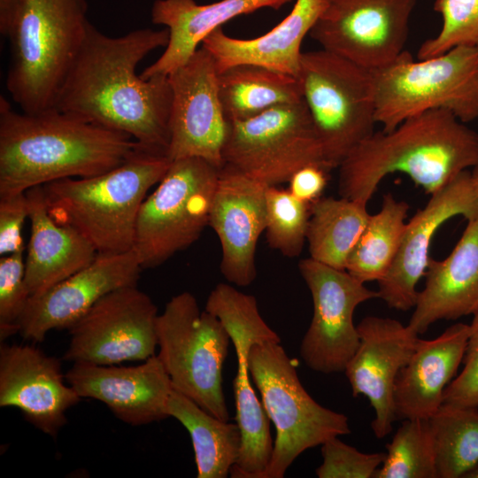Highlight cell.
Wrapping results in <instances>:
<instances>
[{
	"mask_svg": "<svg viewBox=\"0 0 478 478\" xmlns=\"http://www.w3.org/2000/svg\"><path fill=\"white\" fill-rule=\"evenodd\" d=\"M168 40L167 28H141L112 37L89 23L53 107L125 133L144 150L166 155L173 97L169 78L144 80L135 69Z\"/></svg>",
	"mask_w": 478,
	"mask_h": 478,
	"instance_id": "obj_1",
	"label": "cell"
},
{
	"mask_svg": "<svg viewBox=\"0 0 478 478\" xmlns=\"http://www.w3.org/2000/svg\"><path fill=\"white\" fill-rule=\"evenodd\" d=\"M143 150L125 133L54 107L18 112L0 96V196L61 179L95 176Z\"/></svg>",
	"mask_w": 478,
	"mask_h": 478,
	"instance_id": "obj_2",
	"label": "cell"
},
{
	"mask_svg": "<svg viewBox=\"0 0 478 478\" xmlns=\"http://www.w3.org/2000/svg\"><path fill=\"white\" fill-rule=\"evenodd\" d=\"M451 112L431 110L389 132H374L338 166L340 197L367 204L381 181L406 174L426 194L440 190L478 165V133Z\"/></svg>",
	"mask_w": 478,
	"mask_h": 478,
	"instance_id": "obj_3",
	"label": "cell"
},
{
	"mask_svg": "<svg viewBox=\"0 0 478 478\" xmlns=\"http://www.w3.org/2000/svg\"><path fill=\"white\" fill-rule=\"evenodd\" d=\"M171 161L166 154L143 150L105 173L46 183L48 211L55 221L80 232L97 252L132 250L141 205Z\"/></svg>",
	"mask_w": 478,
	"mask_h": 478,
	"instance_id": "obj_4",
	"label": "cell"
},
{
	"mask_svg": "<svg viewBox=\"0 0 478 478\" xmlns=\"http://www.w3.org/2000/svg\"><path fill=\"white\" fill-rule=\"evenodd\" d=\"M89 23L86 0H21L6 36V88L22 112L54 106Z\"/></svg>",
	"mask_w": 478,
	"mask_h": 478,
	"instance_id": "obj_5",
	"label": "cell"
},
{
	"mask_svg": "<svg viewBox=\"0 0 478 478\" xmlns=\"http://www.w3.org/2000/svg\"><path fill=\"white\" fill-rule=\"evenodd\" d=\"M372 72L376 122L389 132L404 120L445 110L464 123L478 119V47L459 45L415 61L405 50Z\"/></svg>",
	"mask_w": 478,
	"mask_h": 478,
	"instance_id": "obj_6",
	"label": "cell"
},
{
	"mask_svg": "<svg viewBox=\"0 0 478 478\" xmlns=\"http://www.w3.org/2000/svg\"><path fill=\"white\" fill-rule=\"evenodd\" d=\"M248 363L251 381L276 431L262 478H282L305 451L351 433L346 415L322 406L305 390L281 342L254 343Z\"/></svg>",
	"mask_w": 478,
	"mask_h": 478,
	"instance_id": "obj_7",
	"label": "cell"
},
{
	"mask_svg": "<svg viewBox=\"0 0 478 478\" xmlns=\"http://www.w3.org/2000/svg\"><path fill=\"white\" fill-rule=\"evenodd\" d=\"M329 171L377 123L372 72L326 50L302 53L297 77Z\"/></svg>",
	"mask_w": 478,
	"mask_h": 478,
	"instance_id": "obj_8",
	"label": "cell"
},
{
	"mask_svg": "<svg viewBox=\"0 0 478 478\" xmlns=\"http://www.w3.org/2000/svg\"><path fill=\"white\" fill-rule=\"evenodd\" d=\"M158 358L173 389L214 417L227 421L222 368L230 336L220 320L200 311L188 291L173 297L157 319Z\"/></svg>",
	"mask_w": 478,
	"mask_h": 478,
	"instance_id": "obj_9",
	"label": "cell"
},
{
	"mask_svg": "<svg viewBox=\"0 0 478 478\" xmlns=\"http://www.w3.org/2000/svg\"><path fill=\"white\" fill-rule=\"evenodd\" d=\"M220 169L200 158L171 161L139 210L133 250L143 269L162 265L198 240L209 226Z\"/></svg>",
	"mask_w": 478,
	"mask_h": 478,
	"instance_id": "obj_10",
	"label": "cell"
},
{
	"mask_svg": "<svg viewBox=\"0 0 478 478\" xmlns=\"http://www.w3.org/2000/svg\"><path fill=\"white\" fill-rule=\"evenodd\" d=\"M222 157L224 165L266 186L289 181L308 165L330 172L304 100L230 122Z\"/></svg>",
	"mask_w": 478,
	"mask_h": 478,
	"instance_id": "obj_11",
	"label": "cell"
},
{
	"mask_svg": "<svg viewBox=\"0 0 478 478\" xmlns=\"http://www.w3.org/2000/svg\"><path fill=\"white\" fill-rule=\"evenodd\" d=\"M206 310L217 317L227 331L237 357L233 389L241 448L230 476L262 478L272 458L274 441L270 420L252 388L248 357L254 343L281 342V338L260 315L255 297L233 286L215 291L207 302Z\"/></svg>",
	"mask_w": 478,
	"mask_h": 478,
	"instance_id": "obj_12",
	"label": "cell"
},
{
	"mask_svg": "<svg viewBox=\"0 0 478 478\" xmlns=\"http://www.w3.org/2000/svg\"><path fill=\"white\" fill-rule=\"evenodd\" d=\"M158 309L136 286L116 289L98 300L69 328L63 359L117 365L156 355Z\"/></svg>",
	"mask_w": 478,
	"mask_h": 478,
	"instance_id": "obj_13",
	"label": "cell"
},
{
	"mask_svg": "<svg viewBox=\"0 0 478 478\" xmlns=\"http://www.w3.org/2000/svg\"><path fill=\"white\" fill-rule=\"evenodd\" d=\"M298 269L312 299L313 314L301 344L300 356L312 371L344 372L359 344L353 316L362 303L377 298V290L366 287L346 270L312 258L300 260Z\"/></svg>",
	"mask_w": 478,
	"mask_h": 478,
	"instance_id": "obj_14",
	"label": "cell"
},
{
	"mask_svg": "<svg viewBox=\"0 0 478 478\" xmlns=\"http://www.w3.org/2000/svg\"><path fill=\"white\" fill-rule=\"evenodd\" d=\"M416 0H328L310 36L321 49L369 71L405 50Z\"/></svg>",
	"mask_w": 478,
	"mask_h": 478,
	"instance_id": "obj_15",
	"label": "cell"
},
{
	"mask_svg": "<svg viewBox=\"0 0 478 478\" xmlns=\"http://www.w3.org/2000/svg\"><path fill=\"white\" fill-rule=\"evenodd\" d=\"M212 55L203 46L168 75L172 89L169 143L171 159L200 158L221 168L230 122L219 94Z\"/></svg>",
	"mask_w": 478,
	"mask_h": 478,
	"instance_id": "obj_16",
	"label": "cell"
},
{
	"mask_svg": "<svg viewBox=\"0 0 478 478\" xmlns=\"http://www.w3.org/2000/svg\"><path fill=\"white\" fill-rule=\"evenodd\" d=\"M456 216L466 220L478 216V194L469 171L430 195L425 206L406 222L397 256L385 276L377 281L378 297L389 308L406 312L414 307L417 284L428 268L433 237Z\"/></svg>",
	"mask_w": 478,
	"mask_h": 478,
	"instance_id": "obj_17",
	"label": "cell"
},
{
	"mask_svg": "<svg viewBox=\"0 0 478 478\" xmlns=\"http://www.w3.org/2000/svg\"><path fill=\"white\" fill-rule=\"evenodd\" d=\"M142 269L133 249L98 252L87 266L29 298L20 320V335L42 343L50 330L68 329L105 295L136 286Z\"/></svg>",
	"mask_w": 478,
	"mask_h": 478,
	"instance_id": "obj_18",
	"label": "cell"
},
{
	"mask_svg": "<svg viewBox=\"0 0 478 478\" xmlns=\"http://www.w3.org/2000/svg\"><path fill=\"white\" fill-rule=\"evenodd\" d=\"M359 344L344 373L353 397L368 398L374 412L371 427L383 438L397 420L394 389L400 370L420 340L407 325L392 318L366 316L358 325Z\"/></svg>",
	"mask_w": 478,
	"mask_h": 478,
	"instance_id": "obj_19",
	"label": "cell"
},
{
	"mask_svg": "<svg viewBox=\"0 0 478 478\" xmlns=\"http://www.w3.org/2000/svg\"><path fill=\"white\" fill-rule=\"evenodd\" d=\"M81 399L58 358L31 344L1 343V407L18 408L35 428L55 437L67 421V410Z\"/></svg>",
	"mask_w": 478,
	"mask_h": 478,
	"instance_id": "obj_20",
	"label": "cell"
},
{
	"mask_svg": "<svg viewBox=\"0 0 478 478\" xmlns=\"http://www.w3.org/2000/svg\"><path fill=\"white\" fill-rule=\"evenodd\" d=\"M266 188L227 165L220 169L209 226L220 243L223 277L240 287L251 284L257 276L255 254L266 228Z\"/></svg>",
	"mask_w": 478,
	"mask_h": 478,
	"instance_id": "obj_21",
	"label": "cell"
},
{
	"mask_svg": "<svg viewBox=\"0 0 478 478\" xmlns=\"http://www.w3.org/2000/svg\"><path fill=\"white\" fill-rule=\"evenodd\" d=\"M66 379L81 398L104 403L128 425L143 426L169 418L167 402L173 385L157 355L134 366L73 363Z\"/></svg>",
	"mask_w": 478,
	"mask_h": 478,
	"instance_id": "obj_22",
	"label": "cell"
},
{
	"mask_svg": "<svg viewBox=\"0 0 478 478\" xmlns=\"http://www.w3.org/2000/svg\"><path fill=\"white\" fill-rule=\"evenodd\" d=\"M425 285L418 291L407 326L418 335L435 322L473 315L478 309V216L467 225L451 253L430 258Z\"/></svg>",
	"mask_w": 478,
	"mask_h": 478,
	"instance_id": "obj_23",
	"label": "cell"
},
{
	"mask_svg": "<svg viewBox=\"0 0 478 478\" xmlns=\"http://www.w3.org/2000/svg\"><path fill=\"white\" fill-rule=\"evenodd\" d=\"M469 335V324L458 322L431 340H419L400 370L394 389L396 418L429 420L457 376Z\"/></svg>",
	"mask_w": 478,
	"mask_h": 478,
	"instance_id": "obj_24",
	"label": "cell"
},
{
	"mask_svg": "<svg viewBox=\"0 0 478 478\" xmlns=\"http://www.w3.org/2000/svg\"><path fill=\"white\" fill-rule=\"evenodd\" d=\"M291 1L220 0L200 4L196 0H155L151 21L166 27L169 40L162 55L140 73L141 78L168 76L188 62L204 40L227 21L263 8L279 10Z\"/></svg>",
	"mask_w": 478,
	"mask_h": 478,
	"instance_id": "obj_25",
	"label": "cell"
},
{
	"mask_svg": "<svg viewBox=\"0 0 478 478\" xmlns=\"http://www.w3.org/2000/svg\"><path fill=\"white\" fill-rule=\"evenodd\" d=\"M328 0H296L290 12L274 28L251 39H238L215 29L202 45L219 73L237 65H256L297 77L302 42L326 8Z\"/></svg>",
	"mask_w": 478,
	"mask_h": 478,
	"instance_id": "obj_26",
	"label": "cell"
},
{
	"mask_svg": "<svg viewBox=\"0 0 478 478\" xmlns=\"http://www.w3.org/2000/svg\"><path fill=\"white\" fill-rule=\"evenodd\" d=\"M26 194L31 234L25 258V281L31 297L87 266L98 252L76 229L54 220L42 186L33 187Z\"/></svg>",
	"mask_w": 478,
	"mask_h": 478,
	"instance_id": "obj_27",
	"label": "cell"
},
{
	"mask_svg": "<svg viewBox=\"0 0 478 478\" xmlns=\"http://www.w3.org/2000/svg\"><path fill=\"white\" fill-rule=\"evenodd\" d=\"M219 94L229 122L255 117L273 107L303 100L298 79L256 65H237L219 73Z\"/></svg>",
	"mask_w": 478,
	"mask_h": 478,
	"instance_id": "obj_28",
	"label": "cell"
},
{
	"mask_svg": "<svg viewBox=\"0 0 478 478\" xmlns=\"http://www.w3.org/2000/svg\"><path fill=\"white\" fill-rule=\"evenodd\" d=\"M167 412L190 436L197 477H227L240 453L241 432L237 423L214 417L174 389L168 398Z\"/></svg>",
	"mask_w": 478,
	"mask_h": 478,
	"instance_id": "obj_29",
	"label": "cell"
},
{
	"mask_svg": "<svg viewBox=\"0 0 478 478\" xmlns=\"http://www.w3.org/2000/svg\"><path fill=\"white\" fill-rule=\"evenodd\" d=\"M366 205L342 197H321L311 204L306 235L310 258L345 270L371 215Z\"/></svg>",
	"mask_w": 478,
	"mask_h": 478,
	"instance_id": "obj_30",
	"label": "cell"
},
{
	"mask_svg": "<svg viewBox=\"0 0 478 478\" xmlns=\"http://www.w3.org/2000/svg\"><path fill=\"white\" fill-rule=\"evenodd\" d=\"M410 206L390 193L371 214L365 230L351 251L345 270L359 281H379L390 268L399 250Z\"/></svg>",
	"mask_w": 478,
	"mask_h": 478,
	"instance_id": "obj_31",
	"label": "cell"
},
{
	"mask_svg": "<svg viewBox=\"0 0 478 478\" xmlns=\"http://www.w3.org/2000/svg\"><path fill=\"white\" fill-rule=\"evenodd\" d=\"M428 420L438 478H463L478 464V408L443 404Z\"/></svg>",
	"mask_w": 478,
	"mask_h": 478,
	"instance_id": "obj_32",
	"label": "cell"
},
{
	"mask_svg": "<svg viewBox=\"0 0 478 478\" xmlns=\"http://www.w3.org/2000/svg\"><path fill=\"white\" fill-rule=\"evenodd\" d=\"M386 449L374 478H438L428 420H403Z\"/></svg>",
	"mask_w": 478,
	"mask_h": 478,
	"instance_id": "obj_33",
	"label": "cell"
},
{
	"mask_svg": "<svg viewBox=\"0 0 478 478\" xmlns=\"http://www.w3.org/2000/svg\"><path fill=\"white\" fill-rule=\"evenodd\" d=\"M266 204L265 233L269 247L285 257L299 256L306 241L310 204L277 186H267Z\"/></svg>",
	"mask_w": 478,
	"mask_h": 478,
	"instance_id": "obj_34",
	"label": "cell"
},
{
	"mask_svg": "<svg viewBox=\"0 0 478 478\" xmlns=\"http://www.w3.org/2000/svg\"><path fill=\"white\" fill-rule=\"evenodd\" d=\"M434 10L442 18L438 34L426 40L418 59L438 56L459 45L478 47V0H436Z\"/></svg>",
	"mask_w": 478,
	"mask_h": 478,
	"instance_id": "obj_35",
	"label": "cell"
},
{
	"mask_svg": "<svg viewBox=\"0 0 478 478\" xmlns=\"http://www.w3.org/2000/svg\"><path fill=\"white\" fill-rule=\"evenodd\" d=\"M24 251L0 258V340L19 333L30 294L25 281Z\"/></svg>",
	"mask_w": 478,
	"mask_h": 478,
	"instance_id": "obj_36",
	"label": "cell"
},
{
	"mask_svg": "<svg viewBox=\"0 0 478 478\" xmlns=\"http://www.w3.org/2000/svg\"><path fill=\"white\" fill-rule=\"evenodd\" d=\"M338 437L330 438L320 445L322 463L317 467L316 475L319 478H374L386 453L361 452Z\"/></svg>",
	"mask_w": 478,
	"mask_h": 478,
	"instance_id": "obj_37",
	"label": "cell"
},
{
	"mask_svg": "<svg viewBox=\"0 0 478 478\" xmlns=\"http://www.w3.org/2000/svg\"><path fill=\"white\" fill-rule=\"evenodd\" d=\"M463 368L447 386L443 404L478 408V309L469 324Z\"/></svg>",
	"mask_w": 478,
	"mask_h": 478,
	"instance_id": "obj_38",
	"label": "cell"
},
{
	"mask_svg": "<svg viewBox=\"0 0 478 478\" xmlns=\"http://www.w3.org/2000/svg\"><path fill=\"white\" fill-rule=\"evenodd\" d=\"M29 219V203L26 192L0 196V254L25 251L22 228Z\"/></svg>",
	"mask_w": 478,
	"mask_h": 478,
	"instance_id": "obj_39",
	"label": "cell"
},
{
	"mask_svg": "<svg viewBox=\"0 0 478 478\" xmlns=\"http://www.w3.org/2000/svg\"><path fill=\"white\" fill-rule=\"evenodd\" d=\"M328 173L320 166H305L290 177L288 189L297 198L311 204L321 197L328 184Z\"/></svg>",
	"mask_w": 478,
	"mask_h": 478,
	"instance_id": "obj_40",
	"label": "cell"
},
{
	"mask_svg": "<svg viewBox=\"0 0 478 478\" xmlns=\"http://www.w3.org/2000/svg\"><path fill=\"white\" fill-rule=\"evenodd\" d=\"M21 0H0V32L7 36Z\"/></svg>",
	"mask_w": 478,
	"mask_h": 478,
	"instance_id": "obj_41",
	"label": "cell"
},
{
	"mask_svg": "<svg viewBox=\"0 0 478 478\" xmlns=\"http://www.w3.org/2000/svg\"><path fill=\"white\" fill-rule=\"evenodd\" d=\"M471 177L474 189L478 194V165L473 168V171L471 172Z\"/></svg>",
	"mask_w": 478,
	"mask_h": 478,
	"instance_id": "obj_42",
	"label": "cell"
},
{
	"mask_svg": "<svg viewBox=\"0 0 478 478\" xmlns=\"http://www.w3.org/2000/svg\"><path fill=\"white\" fill-rule=\"evenodd\" d=\"M463 478H478V464L465 474Z\"/></svg>",
	"mask_w": 478,
	"mask_h": 478,
	"instance_id": "obj_43",
	"label": "cell"
}]
</instances>
